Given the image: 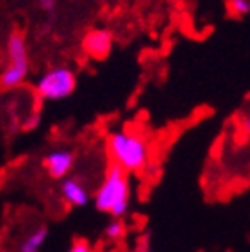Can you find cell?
I'll return each mask as SVG.
<instances>
[{
	"instance_id": "6da1fadb",
	"label": "cell",
	"mask_w": 250,
	"mask_h": 252,
	"mask_svg": "<svg viewBox=\"0 0 250 252\" xmlns=\"http://www.w3.org/2000/svg\"><path fill=\"white\" fill-rule=\"evenodd\" d=\"M107 152L113 165L129 172H141L149 165L150 147L143 136L132 131H115L107 138Z\"/></svg>"
},
{
	"instance_id": "7a4b0ae2",
	"label": "cell",
	"mask_w": 250,
	"mask_h": 252,
	"mask_svg": "<svg viewBox=\"0 0 250 252\" xmlns=\"http://www.w3.org/2000/svg\"><path fill=\"white\" fill-rule=\"evenodd\" d=\"M129 179L127 172L120 166L111 165L106 172V177L102 181L100 188L96 189L95 206L102 213H109L115 219H122L129 211Z\"/></svg>"
},
{
	"instance_id": "3957f363",
	"label": "cell",
	"mask_w": 250,
	"mask_h": 252,
	"mask_svg": "<svg viewBox=\"0 0 250 252\" xmlns=\"http://www.w3.org/2000/svg\"><path fill=\"white\" fill-rule=\"evenodd\" d=\"M7 56H9V63L4 72L0 73V88L15 90L24 83L29 73V54H27V45L22 34L15 32L9 36Z\"/></svg>"
},
{
	"instance_id": "277c9868",
	"label": "cell",
	"mask_w": 250,
	"mask_h": 252,
	"mask_svg": "<svg viewBox=\"0 0 250 252\" xmlns=\"http://www.w3.org/2000/svg\"><path fill=\"white\" fill-rule=\"evenodd\" d=\"M77 77L66 66H56L36 81V92L45 100H62L75 92Z\"/></svg>"
},
{
	"instance_id": "5b68a950",
	"label": "cell",
	"mask_w": 250,
	"mask_h": 252,
	"mask_svg": "<svg viewBox=\"0 0 250 252\" xmlns=\"http://www.w3.org/2000/svg\"><path fill=\"white\" fill-rule=\"evenodd\" d=\"M82 49L93 59H104L113 49V34L106 29H95L84 36Z\"/></svg>"
},
{
	"instance_id": "8992f818",
	"label": "cell",
	"mask_w": 250,
	"mask_h": 252,
	"mask_svg": "<svg viewBox=\"0 0 250 252\" xmlns=\"http://www.w3.org/2000/svg\"><path fill=\"white\" fill-rule=\"evenodd\" d=\"M73 163H75V156L72 151H66V149L48 152L43 159L45 168L54 179H64L70 174V170L73 168Z\"/></svg>"
},
{
	"instance_id": "52a82bcc",
	"label": "cell",
	"mask_w": 250,
	"mask_h": 252,
	"mask_svg": "<svg viewBox=\"0 0 250 252\" xmlns=\"http://www.w3.org/2000/svg\"><path fill=\"white\" fill-rule=\"evenodd\" d=\"M61 195H62V199L66 200L70 206H75V208L86 206L88 200H90V193H88V189L84 188V185H82L81 181L73 179V177L62 179Z\"/></svg>"
},
{
	"instance_id": "ba28073f",
	"label": "cell",
	"mask_w": 250,
	"mask_h": 252,
	"mask_svg": "<svg viewBox=\"0 0 250 252\" xmlns=\"http://www.w3.org/2000/svg\"><path fill=\"white\" fill-rule=\"evenodd\" d=\"M48 236V231L47 227H39L36 231L29 234V236L25 238V242L22 243V247H20V252H38L41 249V245L45 243Z\"/></svg>"
},
{
	"instance_id": "9c48e42d",
	"label": "cell",
	"mask_w": 250,
	"mask_h": 252,
	"mask_svg": "<svg viewBox=\"0 0 250 252\" xmlns=\"http://www.w3.org/2000/svg\"><path fill=\"white\" fill-rule=\"evenodd\" d=\"M227 7L234 16H245L250 13V0H229Z\"/></svg>"
},
{
	"instance_id": "30bf717a",
	"label": "cell",
	"mask_w": 250,
	"mask_h": 252,
	"mask_svg": "<svg viewBox=\"0 0 250 252\" xmlns=\"http://www.w3.org/2000/svg\"><path fill=\"white\" fill-rule=\"evenodd\" d=\"M125 233V225L120 222V219H115L113 222L106 227V236L109 240H120Z\"/></svg>"
},
{
	"instance_id": "8fae6325",
	"label": "cell",
	"mask_w": 250,
	"mask_h": 252,
	"mask_svg": "<svg viewBox=\"0 0 250 252\" xmlns=\"http://www.w3.org/2000/svg\"><path fill=\"white\" fill-rule=\"evenodd\" d=\"M70 252H93V249L86 242H75L72 245V249H70Z\"/></svg>"
},
{
	"instance_id": "7c38bea8",
	"label": "cell",
	"mask_w": 250,
	"mask_h": 252,
	"mask_svg": "<svg viewBox=\"0 0 250 252\" xmlns=\"http://www.w3.org/2000/svg\"><path fill=\"white\" fill-rule=\"evenodd\" d=\"M56 4H58V0H39V5H41V9H45V11H54Z\"/></svg>"
},
{
	"instance_id": "4fadbf2b",
	"label": "cell",
	"mask_w": 250,
	"mask_h": 252,
	"mask_svg": "<svg viewBox=\"0 0 250 252\" xmlns=\"http://www.w3.org/2000/svg\"><path fill=\"white\" fill-rule=\"evenodd\" d=\"M245 131H247V132H249V134H250V115H249V117L245 118Z\"/></svg>"
}]
</instances>
